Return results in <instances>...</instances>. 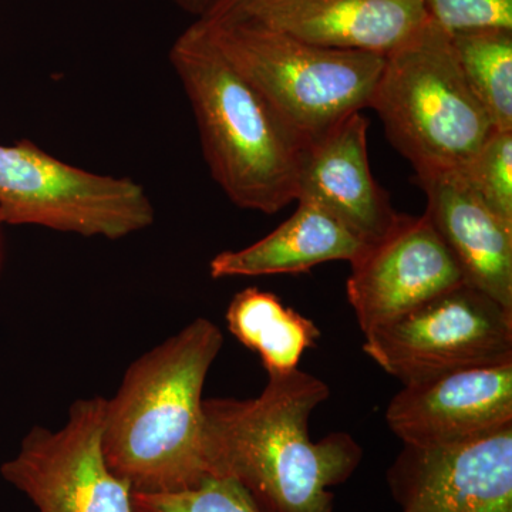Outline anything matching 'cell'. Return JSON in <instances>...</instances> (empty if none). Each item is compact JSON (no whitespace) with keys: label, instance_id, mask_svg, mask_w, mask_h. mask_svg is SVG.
Instances as JSON below:
<instances>
[{"label":"cell","instance_id":"obj_1","mask_svg":"<svg viewBox=\"0 0 512 512\" xmlns=\"http://www.w3.org/2000/svg\"><path fill=\"white\" fill-rule=\"evenodd\" d=\"M329 393L295 369L268 375L252 399H204L210 476L234 478L262 512H333L329 488L352 477L363 453L348 433L309 437V419Z\"/></svg>","mask_w":512,"mask_h":512},{"label":"cell","instance_id":"obj_2","mask_svg":"<svg viewBox=\"0 0 512 512\" xmlns=\"http://www.w3.org/2000/svg\"><path fill=\"white\" fill-rule=\"evenodd\" d=\"M222 346L214 322L194 319L134 360L106 399L104 460L133 493L184 490L210 476L202 392Z\"/></svg>","mask_w":512,"mask_h":512},{"label":"cell","instance_id":"obj_3","mask_svg":"<svg viewBox=\"0 0 512 512\" xmlns=\"http://www.w3.org/2000/svg\"><path fill=\"white\" fill-rule=\"evenodd\" d=\"M170 62L190 101L205 163L229 201L266 215L295 202L309 141L225 59L197 20L175 39Z\"/></svg>","mask_w":512,"mask_h":512},{"label":"cell","instance_id":"obj_4","mask_svg":"<svg viewBox=\"0 0 512 512\" xmlns=\"http://www.w3.org/2000/svg\"><path fill=\"white\" fill-rule=\"evenodd\" d=\"M370 109L414 173L457 170L495 130L436 23L384 56Z\"/></svg>","mask_w":512,"mask_h":512},{"label":"cell","instance_id":"obj_5","mask_svg":"<svg viewBox=\"0 0 512 512\" xmlns=\"http://www.w3.org/2000/svg\"><path fill=\"white\" fill-rule=\"evenodd\" d=\"M211 42L306 141L370 109L384 56L328 49L249 20H197Z\"/></svg>","mask_w":512,"mask_h":512},{"label":"cell","instance_id":"obj_6","mask_svg":"<svg viewBox=\"0 0 512 512\" xmlns=\"http://www.w3.org/2000/svg\"><path fill=\"white\" fill-rule=\"evenodd\" d=\"M0 218L116 241L150 228L156 211L131 178L92 173L20 140L0 144Z\"/></svg>","mask_w":512,"mask_h":512},{"label":"cell","instance_id":"obj_7","mask_svg":"<svg viewBox=\"0 0 512 512\" xmlns=\"http://www.w3.org/2000/svg\"><path fill=\"white\" fill-rule=\"evenodd\" d=\"M365 336L363 352L403 386L512 363V309L467 284Z\"/></svg>","mask_w":512,"mask_h":512},{"label":"cell","instance_id":"obj_8","mask_svg":"<svg viewBox=\"0 0 512 512\" xmlns=\"http://www.w3.org/2000/svg\"><path fill=\"white\" fill-rule=\"evenodd\" d=\"M104 403L100 396L76 400L62 429L33 427L0 467L36 512H133L130 485L104 460Z\"/></svg>","mask_w":512,"mask_h":512},{"label":"cell","instance_id":"obj_9","mask_svg":"<svg viewBox=\"0 0 512 512\" xmlns=\"http://www.w3.org/2000/svg\"><path fill=\"white\" fill-rule=\"evenodd\" d=\"M350 265L346 293L365 335L466 284L426 214H400L394 227L380 241L367 245Z\"/></svg>","mask_w":512,"mask_h":512},{"label":"cell","instance_id":"obj_10","mask_svg":"<svg viewBox=\"0 0 512 512\" xmlns=\"http://www.w3.org/2000/svg\"><path fill=\"white\" fill-rule=\"evenodd\" d=\"M387 483L402 512H512V426L461 446H404Z\"/></svg>","mask_w":512,"mask_h":512},{"label":"cell","instance_id":"obj_11","mask_svg":"<svg viewBox=\"0 0 512 512\" xmlns=\"http://www.w3.org/2000/svg\"><path fill=\"white\" fill-rule=\"evenodd\" d=\"M404 446L443 448L512 426V363L458 370L403 386L386 412Z\"/></svg>","mask_w":512,"mask_h":512},{"label":"cell","instance_id":"obj_12","mask_svg":"<svg viewBox=\"0 0 512 512\" xmlns=\"http://www.w3.org/2000/svg\"><path fill=\"white\" fill-rule=\"evenodd\" d=\"M367 131L369 120L359 111L309 143L295 202L322 208L366 244H375L400 214L370 170Z\"/></svg>","mask_w":512,"mask_h":512},{"label":"cell","instance_id":"obj_13","mask_svg":"<svg viewBox=\"0 0 512 512\" xmlns=\"http://www.w3.org/2000/svg\"><path fill=\"white\" fill-rule=\"evenodd\" d=\"M249 20L328 49L387 56L429 22L420 0H258L224 18Z\"/></svg>","mask_w":512,"mask_h":512},{"label":"cell","instance_id":"obj_14","mask_svg":"<svg viewBox=\"0 0 512 512\" xmlns=\"http://www.w3.org/2000/svg\"><path fill=\"white\" fill-rule=\"evenodd\" d=\"M426 217L456 259L464 282L512 309V225L471 191L457 170L416 174Z\"/></svg>","mask_w":512,"mask_h":512},{"label":"cell","instance_id":"obj_15","mask_svg":"<svg viewBox=\"0 0 512 512\" xmlns=\"http://www.w3.org/2000/svg\"><path fill=\"white\" fill-rule=\"evenodd\" d=\"M342 222L309 202L255 244L224 251L210 261L212 279L303 274L326 262H355L367 248Z\"/></svg>","mask_w":512,"mask_h":512},{"label":"cell","instance_id":"obj_16","mask_svg":"<svg viewBox=\"0 0 512 512\" xmlns=\"http://www.w3.org/2000/svg\"><path fill=\"white\" fill-rule=\"evenodd\" d=\"M225 319L229 332L258 353L268 375L298 369L305 350L320 338L315 322L285 306L275 293L258 288L238 292Z\"/></svg>","mask_w":512,"mask_h":512},{"label":"cell","instance_id":"obj_17","mask_svg":"<svg viewBox=\"0 0 512 512\" xmlns=\"http://www.w3.org/2000/svg\"><path fill=\"white\" fill-rule=\"evenodd\" d=\"M448 35L461 72L495 130H512V29L481 28Z\"/></svg>","mask_w":512,"mask_h":512},{"label":"cell","instance_id":"obj_18","mask_svg":"<svg viewBox=\"0 0 512 512\" xmlns=\"http://www.w3.org/2000/svg\"><path fill=\"white\" fill-rule=\"evenodd\" d=\"M457 171L498 218L512 225V130H494Z\"/></svg>","mask_w":512,"mask_h":512},{"label":"cell","instance_id":"obj_19","mask_svg":"<svg viewBox=\"0 0 512 512\" xmlns=\"http://www.w3.org/2000/svg\"><path fill=\"white\" fill-rule=\"evenodd\" d=\"M133 512H262L231 477L208 476L194 487L164 493H133Z\"/></svg>","mask_w":512,"mask_h":512},{"label":"cell","instance_id":"obj_20","mask_svg":"<svg viewBox=\"0 0 512 512\" xmlns=\"http://www.w3.org/2000/svg\"><path fill=\"white\" fill-rule=\"evenodd\" d=\"M431 22L447 33L512 29V0H420Z\"/></svg>","mask_w":512,"mask_h":512},{"label":"cell","instance_id":"obj_21","mask_svg":"<svg viewBox=\"0 0 512 512\" xmlns=\"http://www.w3.org/2000/svg\"><path fill=\"white\" fill-rule=\"evenodd\" d=\"M170 2L198 20L207 18L221 0H170Z\"/></svg>","mask_w":512,"mask_h":512},{"label":"cell","instance_id":"obj_22","mask_svg":"<svg viewBox=\"0 0 512 512\" xmlns=\"http://www.w3.org/2000/svg\"><path fill=\"white\" fill-rule=\"evenodd\" d=\"M254 2H258V0H221L217 8L212 10L210 15L204 19L224 18V16L234 15L238 10L244 9L245 6L251 5Z\"/></svg>","mask_w":512,"mask_h":512},{"label":"cell","instance_id":"obj_23","mask_svg":"<svg viewBox=\"0 0 512 512\" xmlns=\"http://www.w3.org/2000/svg\"><path fill=\"white\" fill-rule=\"evenodd\" d=\"M2 218H0V266H2V227H3Z\"/></svg>","mask_w":512,"mask_h":512}]
</instances>
